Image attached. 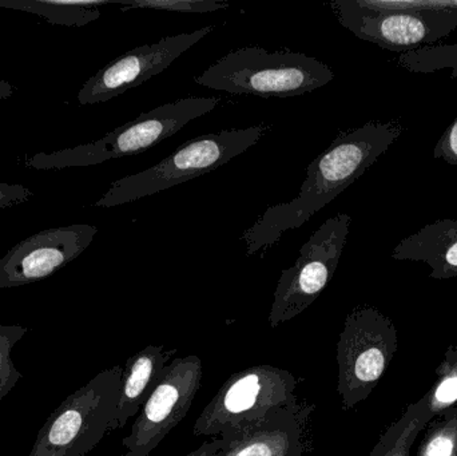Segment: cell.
Returning a JSON list of instances; mask_svg holds the SVG:
<instances>
[{
	"label": "cell",
	"instance_id": "1",
	"mask_svg": "<svg viewBox=\"0 0 457 456\" xmlns=\"http://www.w3.org/2000/svg\"><path fill=\"white\" fill-rule=\"evenodd\" d=\"M399 122H368L338 134L306 170L295 200L269 206L244 233L247 254L274 245L287 230L297 229L356 182L400 138Z\"/></svg>",
	"mask_w": 457,
	"mask_h": 456
},
{
	"label": "cell",
	"instance_id": "2",
	"mask_svg": "<svg viewBox=\"0 0 457 456\" xmlns=\"http://www.w3.org/2000/svg\"><path fill=\"white\" fill-rule=\"evenodd\" d=\"M333 78L328 64L305 54L250 46L230 51L195 80L230 94L289 98L324 87Z\"/></svg>",
	"mask_w": 457,
	"mask_h": 456
},
{
	"label": "cell",
	"instance_id": "3",
	"mask_svg": "<svg viewBox=\"0 0 457 456\" xmlns=\"http://www.w3.org/2000/svg\"><path fill=\"white\" fill-rule=\"evenodd\" d=\"M270 130V125L261 123L190 139L153 168L115 181L94 206L114 208L212 173L246 152Z\"/></svg>",
	"mask_w": 457,
	"mask_h": 456
},
{
	"label": "cell",
	"instance_id": "4",
	"mask_svg": "<svg viewBox=\"0 0 457 456\" xmlns=\"http://www.w3.org/2000/svg\"><path fill=\"white\" fill-rule=\"evenodd\" d=\"M221 104V98L179 99L173 104L155 107L136 120L115 129L104 138L74 149L59 150L51 154H39L29 158L24 165L37 170L48 169L79 168L93 166L117 158L141 154L157 146L163 139L174 136L190 120L208 114Z\"/></svg>",
	"mask_w": 457,
	"mask_h": 456
},
{
	"label": "cell",
	"instance_id": "5",
	"mask_svg": "<svg viewBox=\"0 0 457 456\" xmlns=\"http://www.w3.org/2000/svg\"><path fill=\"white\" fill-rule=\"evenodd\" d=\"M297 385L292 372L268 364L236 372L201 412L193 434L234 438L273 412L297 403Z\"/></svg>",
	"mask_w": 457,
	"mask_h": 456
},
{
	"label": "cell",
	"instance_id": "6",
	"mask_svg": "<svg viewBox=\"0 0 457 456\" xmlns=\"http://www.w3.org/2000/svg\"><path fill=\"white\" fill-rule=\"evenodd\" d=\"M123 369H104L67 396L37 433L29 456H85L110 434Z\"/></svg>",
	"mask_w": 457,
	"mask_h": 456
},
{
	"label": "cell",
	"instance_id": "7",
	"mask_svg": "<svg viewBox=\"0 0 457 456\" xmlns=\"http://www.w3.org/2000/svg\"><path fill=\"white\" fill-rule=\"evenodd\" d=\"M399 345L388 316L373 307H357L346 316L337 343L338 385L343 409L352 410L378 387Z\"/></svg>",
	"mask_w": 457,
	"mask_h": 456
},
{
	"label": "cell",
	"instance_id": "8",
	"mask_svg": "<svg viewBox=\"0 0 457 456\" xmlns=\"http://www.w3.org/2000/svg\"><path fill=\"white\" fill-rule=\"evenodd\" d=\"M351 222L346 213L330 217L303 244L295 264L281 273L269 313L273 328L303 313L327 288L337 269Z\"/></svg>",
	"mask_w": 457,
	"mask_h": 456
},
{
	"label": "cell",
	"instance_id": "9",
	"mask_svg": "<svg viewBox=\"0 0 457 456\" xmlns=\"http://www.w3.org/2000/svg\"><path fill=\"white\" fill-rule=\"evenodd\" d=\"M341 26L360 39L397 53L419 50L457 29V12L450 11L381 10L362 0L329 3Z\"/></svg>",
	"mask_w": 457,
	"mask_h": 456
},
{
	"label": "cell",
	"instance_id": "10",
	"mask_svg": "<svg viewBox=\"0 0 457 456\" xmlns=\"http://www.w3.org/2000/svg\"><path fill=\"white\" fill-rule=\"evenodd\" d=\"M203 382V361L198 356L171 359L146 403L122 439L120 456H149L184 420Z\"/></svg>",
	"mask_w": 457,
	"mask_h": 456
},
{
	"label": "cell",
	"instance_id": "11",
	"mask_svg": "<svg viewBox=\"0 0 457 456\" xmlns=\"http://www.w3.org/2000/svg\"><path fill=\"white\" fill-rule=\"evenodd\" d=\"M98 228L88 224L51 228L24 238L0 259V289L50 278L93 243Z\"/></svg>",
	"mask_w": 457,
	"mask_h": 456
},
{
	"label": "cell",
	"instance_id": "12",
	"mask_svg": "<svg viewBox=\"0 0 457 456\" xmlns=\"http://www.w3.org/2000/svg\"><path fill=\"white\" fill-rule=\"evenodd\" d=\"M216 26L204 27L193 32L166 37L154 45H145L128 51L99 70L80 88V104L110 101L130 88L138 87L150 78L161 74L177 58L211 34Z\"/></svg>",
	"mask_w": 457,
	"mask_h": 456
},
{
	"label": "cell",
	"instance_id": "13",
	"mask_svg": "<svg viewBox=\"0 0 457 456\" xmlns=\"http://www.w3.org/2000/svg\"><path fill=\"white\" fill-rule=\"evenodd\" d=\"M316 406L305 401L278 410L236 436L216 456H303Z\"/></svg>",
	"mask_w": 457,
	"mask_h": 456
},
{
	"label": "cell",
	"instance_id": "14",
	"mask_svg": "<svg viewBox=\"0 0 457 456\" xmlns=\"http://www.w3.org/2000/svg\"><path fill=\"white\" fill-rule=\"evenodd\" d=\"M392 259L424 262L431 268L429 278L435 280L457 278V220H437L403 238Z\"/></svg>",
	"mask_w": 457,
	"mask_h": 456
},
{
	"label": "cell",
	"instance_id": "15",
	"mask_svg": "<svg viewBox=\"0 0 457 456\" xmlns=\"http://www.w3.org/2000/svg\"><path fill=\"white\" fill-rule=\"evenodd\" d=\"M170 352L163 345H149L131 356L123 369L117 411L110 426V433L126 427L146 403L150 394L170 363Z\"/></svg>",
	"mask_w": 457,
	"mask_h": 456
},
{
	"label": "cell",
	"instance_id": "16",
	"mask_svg": "<svg viewBox=\"0 0 457 456\" xmlns=\"http://www.w3.org/2000/svg\"><path fill=\"white\" fill-rule=\"evenodd\" d=\"M432 419L428 398L424 395L410 404L402 418L381 435L370 456H411L416 438Z\"/></svg>",
	"mask_w": 457,
	"mask_h": 456
},
{
	"label": "cell",
	"instance_id": "17",
	"mask_svg": "<svg viewBox=\"0 0 457 456\" xmlns=\"http://www.w3.org/2000/svg\"><path fill=\"white\" fill-rule=\"evenodd\" d=\"M110 0H37L26 3H0L2 7L16 8L37 13L50 23L63 26H85L101 16L99 5Z\"/></svg>",
	"mask_w": 457,
	"mask_h": 456
},
{
	"label": "cell",
	"instance_id": "18",
	"mask_svg": "<svg viewBox=\"0 0 457 456\" xmlns=\"http://www.w3.org/2000/svg\"><path fill=\"white\" fill-rule=\"evenodd\" d=\"M416 456H457V403L435 417Z\"/></svg>",
	"mask_w": 457,
	"mask_h": 456
},
{
	"label": "cell",
	"instance_id": "19",
	"mask_svg": "<svg viewBox=\"0 0 457 456\" xmlns=\"http://www.w3.org/2000/svg\"><path fill=\"white\" fill-rule=\"evenodd\" d=\"M399 63L408 71L431 74L450 69L451 78H457V43L453 45L424 46L419 50L403 53Z\"/></svg>",
	"mask_w": 457,
	"mask_h": 456
},
{
	"label": "cell",
	"instance_id": "20",
	"mask_svg": "<svg viewBox=\"0 0 457 456\" xmlns=\"http://www.w3.org/2000/svg\"><path fill=\"white\" fill-rule=\"evenodd\" d=\"M437 379L432 386L428 398L432 417L443 414L457 403V345H450L445 359L436 369Z\"/></svg>",
	"mask_w": 457,
	"mask_h": 456
},
{
	"label": "cell",
	"instance_id": "21",
	"mask_svg": "<svg viewBox=\"0 0 457 456\" xmlns=\"http://www.w3.org/2000/svg\"><path fill=\"white\" fill-rule=\"evenodd\" d=\"M29 334L23 326H0V403L23 379L12 361V351L19 342Z\"/></svg>",
	"mask_w": 457,
	"mask_h": 456
},
{
	"label": "cell",
	"instance_id": "22",
	"mask_svg": "<svg viewBox=\"0 0 457 456\" xmlns=\"http://www.w3.org/2000/svg\"><path fill=\"white\" fill-rule=\"evenodd\" d=\"M117 3L123 4L122 11L146 8V10L174 11V12L205 13L227 10L230 7L228 2H216V0H125V2L120 0Z\"/></svg>",
	"mask_w": 457,
	"mask_h": 456
},
{
	"label": "cell",
	"instance_id": "23",
	"mask_svg": "<svg viewBox=\"0 0 457 456\" xmlns=\"http://www.w3.org/2000/svg\"><path fill=\"white\" fill-rule=\"evenodd\" d=\"M364 3L370 7L381 10L457 12V0H364Z\"/></svg>",
	"mask_w": 457,
	"mask_h": 456
},
{
	"label": "cell",
	"instance_id": "24",
	"mask_svg": "<svg viewBox=\"0 0 457 456\" xmlns=\"http://www.w3.org/2000/svg\"><path fill=\"white\" fill-rule=\"evenodd\" d=\"M434 157L445 161L448 165H457V117L437 141Z\"/></svg>",
	"mask_w": 457,
	"mask_h": 456
},
{
	"label": "cell",
	"instance_id": "25",
	"mask_svg": "<svg viewBox=\"0 0 457 456\" xmlns=\"http://www.w3.org/2000/svg\"><path fill=\"white\" fill-rule=\"evenodd\" d=\"M32 197H34V193L24 187L23 185L0 182V209L21 205Z\"/></svg>",
	"mask_w": 457,
	"mask_h": 456
},
{
	"label": "cell",
	"instance_id": "26",
	"mask_svg": "<svg viewBox=\"0 0 457 456\" xmlns=\"http://www.w3.org/2000/svg\"><path fill=\"white\" fill-rule=\"evenodd\" d=\"M236 438V436H234ZM234 438H214L212 442H205L197 450L181 456H216L222 449L228 446Z\"/></svg>",
	"mask_w": 457,
	"mask_h": 456
},
{
	"label": "cell",
	"instance_id": "27",
	"mask_svg": "<svg viewBox=\"0 0 457 456\" xmlns=\"http://www.w3.org/2000/svg\"><path fill=\"white\" fill-rule=\"evenodd\" d=\"M13 94L12 85L5 82V80L0 79V102L4 101V99L11 98Z\"/></svg>",
	"mask_w": 457,
	"mask_h": 456
}]
</instances>
